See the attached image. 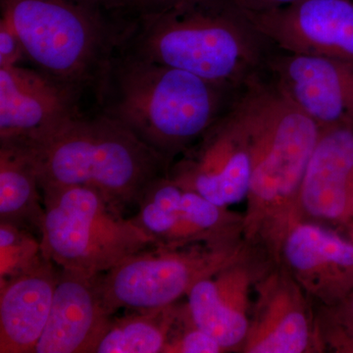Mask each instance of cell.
I'll return each mask as SVG.
<instances>
[{
	"label": "cell",
	"mask_w": 353,
	"mask_h": 353,
	"mask_svg": "<svg viewBox=\"0 0 353 353\" xmlns=\"http://www.w3.org/2000/svg\"><path fill=\"white\" fill-rule=\"evenodd\" d=\"M353 232V126L321 129L304 172L296 215Z\"/></svg>",
	"instance_id": "obj_13"
},
{
	"label": "cell",
	"mask_w": 353,
	"mask_h": 353,
	"mask_svg": "<svg viewBox=\"0 0 353 353\" xmlns=\"http://www.w3.org/2000/svg\"><path fill=\"white\" fill-rule=\"evenodd\" d=\"M246 12L255 13L281 8L303 0H234Z\"/></svg>",
	"instance_id": "obj_25"
},
{
	"label": "cell",
	"mask_w": 353,
	"mask_h": 353,
	"mask_svg": "<svg viewBox=\"0 0 353 353\" xmlns=\"http://www.w3.org/2000/svg\"><path fill=\"white\" fill-rule=\"evenodd\" d=\"M352 234H353V232H352Z\"/></svg>",
	"instance_id": "obj_27"
},
{
	"label": "cell",
	"mask_w": 353,
	"mask_h": 353,
	"mask_svg": "<svg viewBox=\"0 0 353 353\" xmlns=\"http://www.w3.org/2000/svg\"><path fill=\"white\" fill-rule=\"evenodd\" d=\"M238 90L120 51L94 95L99 113L172 165L228 112Z\"/></svg>",
	"instance_id": "obj_1"
},
{
	"label": "cell",
	"mask_w": 353,
	"mask_h": 353,
	"mask_svg": "<svg viewBox=\"0 0 353 353\" xmlns=\"http://www.w3.org/2000/svg\"><path fill=\"white\" fill-rule=\"evenodd\" d=\"M246 13L276 48L353 64V0H303Z\"/></svg>",
	"instance_id": "obj_11"
},
{
	"label": "cell",
	"mask_w": 353,
	"mask_h": 353,
	"mask_svg": "<svg viewBox=\"0 0 353 353\" xmlns=\"http://www.w3.org/2000/svg\"><path fill=\"white\" fill-rule=\"evenodd\" d=\"M43 257L41 241L31 231L0 222V283L29 270Z\"/></svg>",
	"instance_id": "obj_20"
},
{
	"label": "cell",
	"mask_w": 353,
	"mask_h": 353,
	"mask_svg": "<svg viewBox=\"0 0 353 353\" xmlns=\"http://www.w3.org/2000/svg\"><path fill=\"white\" fill-rule=\"evenodd\" d=\"M240 250L232 246L153 248L123 260L99 275L104 304L110 314L168 307L188 296L202 279L239 263Z\"/></svg>",
	"instance_id": "obj_7"
},
{
	"label": "cell",
	"mask_w": 353,
	"mask_h": 353,
	"mask_svg": "<svg viewBox=\"0 0 353 353\" xmlns=\"http://www.w3.org/2000/svg\"><path fill=\"white\" fill-rule=\"evenodd\" d=\"M43 192L32 165L19 148L0 145V222L43 236Z\"/></svg>",
	"instance_id": "obj_18"
},
{
	"label": "cell",
	"mask_w": 353,
	"mask_h": 353,
	"mask_svg": "<svg viewBox=\"0 0 353 353\" xmlns=\"http://www.w3.org/2000/svg\"><path fill=\"white\" fill-rule=\"evenodd\" d=\"M266 71L320 129L353 126V64L275 46Z\"/></svg>",
	"instance_id": "obj_10"
},
{
	"label": "cell",
	"mask_w": 353,
	"mask_h": 353,
	"mask_svg": "<svg viewBox=\"0 0 353 353\" xmlns=\"http://www.w3.org/2000/svg\"><path fill=\"white\" fill-rule=\"evenodd\" d=\"M250 276L239 263L199 281L188 294L190 322L220 343L223 350L243 345L250 330Z\"/></svg>",
	"instance_id": "obj_16"
},
{
	"label": "cell",
	"mask_w": 353,
	"mask_h": 353,
	"mask_svg": "<svg viewBox=\"0 0 353 353\" xmlns=\"http://www.w3.org/2000/svg\"><path fill=\"white\" fill-rule=\"evenodd\" d=\"M331 307L330 343L341 352H353V290Z\"/></svg>",
	"instance_id": "obj_21"
},
{
	"label": "cell",
	"mask_w": 353,
	"mask_h": 353,
	"mask_svg": "<svg viewBox=\"0 0 353 353\" xmlns=\"http://www.w3.org/2000/svg\"><path fill=\"white\" fill-rule=\"evenodd\" d=\"M297 282L330 306L353 290V234L294 217L278 245Z\"/></svg>",
	"instance_id": "obj_12"
},
{
	"label": "cell",
	"mask_w": 353,
	"mask_h": 353,
	"mask_svg": "<svg viewBox=\"0 0 353 353\" xmlns=\"http://www.w3.org/2000/svg\"><path fill=\"white\" fill-rule=\"evenodd\" d=\"M26 58L19 37L6 21L0 19V68L20 65Z\"/></svg>",
	"instance_id": "obj_23"
},
{
	"label": "cell",
	"mask_w": 353,
	"mask_h": 353,
	"mask_svg": "<svg viewBox=\"0 0 353 353\" xmlns=\"http://www.w3.org/2000/svg\"><path fill=\"white\" fill-rule=\"evenodd\" d=\"M19 148L41 190L85 187L122 211L138 205L171 164L117 121L101 113L76 116Z\"/></svg>",
	"instance_id": "obj_4"
},
{
	"label": "cell",
	"mask_w": 353,
	"mask_h": 353,
	"mask_svg": "<svg viewBox=\"0 0 353 353\" xmlns=\"http://www.w3.org/2000/svg\"><path fill=\"white\" fill-rule=\"evenodd\" d=\"M250 141L252 176L245 226L278 243L296 217L304 172L321 129L264 71L239 88L230 108Z\"/></svg>",
	"instance_id": "obj_3"
},
{
	"label": "cell",
	"mask_w": 353,
	"mask_h": 353,
	"mask_svg": "<svg viewBox=\"0 0 353 353\" xmlns=\"http://www.w3.org/2000/svg\"><path fill=\"white\" fill-rule=\"evenodd\" d=\"M59 271L51 260L0 283V352L34 353L50 314Z\"/></svg>",
	"instance_id": "obj_15"
},
{
	"label": "cell",
	"mask_w": 353,
	"mask_h": 353,
	"mask_svg": "<svg viewBox=\"0 0 353 353\" xmlns=\"http://www.w3.org/2000/svg\"><path fill=\"white\" fill-rule=\"evenodd\" d=\"M0 14L27 60L82 92H97L134 20L99 0H0Z\"/></svg>",
	"instance_id": "obj_5"
},
{
	"label": "cell",
	"mask_w": 353,
	"mask_h": 353,
	"mask_svg": "<svg viewBox=\"0 0 353 353\" xmlns=\"http://www.w3.org/2000/svg\"><path fill=\"white\" fill-rule=\"evenodd\" d=\"M225 350L210 334L197 328L190 323L176 340L169 341L164 352L176 353H219Z\"/></svg>",
	"instance_id": "obj_22"
},
{
	"label": "cell",
	"mask_w": 353,
	"mask_h": 353,
	"mask_svg": "<svg viewBox=\"0 0 353 353\" xmlns=\"http://www.w3.org/2000/svg\"><path fill=\"white\" fill-rule=\"evenodd\" d=\"M175 304L153 310L134 311L111 320L95 353L164 352L176 319Z\"/></svg>",
	"instance_id": "obj_19"
},
{
	"label": "cell",
	"mask_w": 353,
	"mask_h": 353,
	"mask_svg": "<svg viewBox=\"0 0 353 353\" xmlns=\"http://www.w3.org/2000/svg\"><path fill=\"white\" fill-rule=\"evenodd\" d=\"M99 1L110 10L126 14L132 17V9L134 0H99Z\"/></svg>",
	"instance_id": "obj_26"
},
{
	"label": "cell",
	"mask_w": 353,
	"mask_h": 353,
	"mask_svg": "<svg viewBox=\"0 0 353 353\" xmlns=\"http://www.w3.org/2000/svg\"><path fill=\"white\" fill-rule=\"evenodd\" d=\"M312 341L311 318L301 290L285 278L265 283L243 352L303 353L311 347Z\"/></svg>",
	"instance_id": "obj_17"
},
{
	"label": "cell",
	"mask_w": 353,
	"mask_h": 353,
	"mask_svg": "<svg viewBox=\"0 0 353 353\" xmlns=\"http://www.w3.org/2000/svg\"><path fill=\"white\" fill-rule=\"evenodd\" d=\"M41 250L63 270L94 277L154 241L97 190L85 187L46 189Z\"/></svg>",
	"instance_id": "obj_6"
},
{
	"label": "cell",
	"mask_w": 353,
	"mask_h": 353,
	"mask_svg": "<svg viewBox=\"0 0 353 353\" xmlns=\"http://www.w3.org/2000/svg\"><path fill=\"white\" fill-rule=\"evenodd\" d=\"M274 48L234 0H185L134 18L121 51L240 88L266 70Z\"/></svg>",
	"instance_id": "obj_2"
},
{
	"label": "cell",
	"mask_w": 353,
	"mask_h": 353,
	"mask_svg": "<svg viewBox=\"0 0 353 353\" xmlns=\"http://www.w3.org/2000/svg\"><path fill=\"white\" fill-rule=\"evenodd\" d=\"M112 316L102 299L99 275L60 269L50 317L34 353H95Z\"/></svg>",
	"instance_id": "obj_14"
},
{
	"label": "cell",
	"mask_w": 353,
	"mask_h": 353,
	"mask_svg": "<svg viewBox=\"0 0 353 353\" xmlns=\"http://www.w3.org/2000/svg\"><path fill=\"white\" fill-rule=\"evenodd\" d=\"M185 0H134L132 9L134 18L162 12Z\"/></svg>",
	"instance_id": "obj_24"
},
{
	"label": "cell",
	"mask_w": 353,
	"mask_h": 353,
	"mask_svg": "<svg viewBox=\"0 0 353 353\" xmlns=\"http://www.w3.org/2000/svg\"><path fill=\"white\" fill-rule=\"evenodd\" d=\"M83 92L37 68H0V145L38 138L82 114Z\"/></svg>",
	"instance_id": "obj_9"
},
{
	"label": "cell",
	"mask_w": 353,
	"mask_h": 353,
	"mask_svg": "<svg viewBox=\"0 0 353 353\" xmlns=\"http://www.w3.org/2000/svg\"><path fill=\"white\" fill-rule=\"evenodd\" d=\"M169 176L221 208L248 199L252 157L248 134L228 112L192 148L174 161Z\"/></svg>",
	"instance_id": "obj_8"
}]
</instances>
